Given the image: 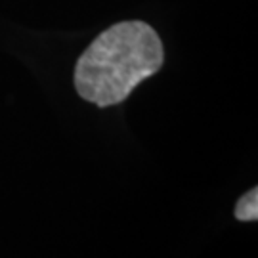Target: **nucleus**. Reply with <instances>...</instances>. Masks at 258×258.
<instances>
[{"instance_id": "nucleus-1", "label": "nucleus", "mask_w": 258, "mask_h": 258, "mask_svg": "<svg viewBox=\"0 0 258 258\" xmlns=\"http://www.w3.org/2000/svg\"><path fill=\"white\" fill-rule=\"evenodd\" d=\"M163 44L144 21H122L103 31L75 67L79 96L98 107L124 102L142 81L163 67Z\"/></svg>"}, {"instance_id": "nucleus-2", "label": "nucleus", "mask_w": 258, "mask_h": 258, "mask_svg": "<svg viewBox=\"0 0 258 258\" xmlns=\"http://www.w3.org/2000/svg\"><path fill=\"white\" fill-rule=\"evenodd\" d=\"M235 218L241 222H254L258 220V189L252 187L245 195H241V199L235 205Z\"/></svg>"}]
</instances>
